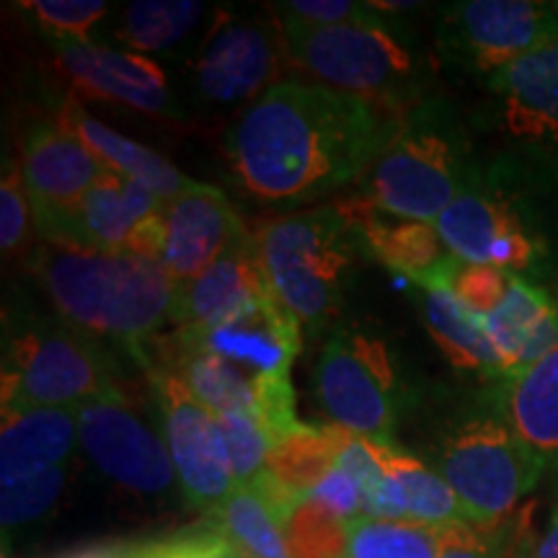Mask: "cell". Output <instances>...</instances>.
<instances>
[{
  "label": "cell",
  "instance_id": "36",
  "mask_svg": "<svg viewBox=\"0 0 558 558\" xmlns=\"http://www.w3.org/2000/svg\"><path fill=\"white\" fill-rule=\"evenodd\" d=\"M32 220V199L21 179V169L16 163H5L0 181V246L5 256L16 254L24 246Z\"/></svg>",
  "mask_w": 558,
  "mask_h": 558
},
{
  "label": "cell",
  "instance_id": "35",
  "mask_svg": "<svg viewBox=\"0 0 558 558\" xmlns=\"http://www.w3.org/2000/svg\"><path fill=\"white\" fill-rule=\"evenodd\" d=\"M39 26L52 39H88V32L109 13V3L101 0H32L24 3Z\"/></svg>",
  "mask_w": 558,
  "mask_h": 558
},
{
  "label": "cell",
  "instance_id": "9",
  "mask_svg": "<svg viewBox=\"0 0 558 558\" xmlns=\"http://www.w3.org/2000/svg\"><path fill=\"white\" fill-rule=\"evenodd\" d=\"M316 393L333 427L393 442L401 386L390 349L360 324H339L316 365Z\"/></svg>",
  "mask_w": 558,
  "mask_h": 558
},
{
  "label": "cell",
  "instance_id": "43",
  "mask_svg": "<svg viewBox=\"0 0 558 558\" xmlns=\"http://www.w3.org/2000/svg\"><path fill=\"white\" fill-rule=\"evenodd\" d=\"M226 558H254V556L243 554V550H235L233 546H230V548H228V554H226Z\"/></svg>",
  "mask_w": 558,
  "mask_h": 558
},
{
  "label": "cell",
  "instance_id": "21",
  "mask_svg": "<svg viewBox=\"0 0 558 558\" xmlns=\"http://www.w3.org/2000/svg\"><path fill=\"white\" fill-rule=\"evenodd\" d=\"M369 445L380 463L383 478L375 497L365 505L362 518L414 520L432 527L469 522L456 492L437 469L393 442L369 439Z\"/></svg>",
  "mask_w": 558,
  "mask_h": 558
},
{
  "label": "cell",
  "instance_id": "10",
  "mask_svg": "<svg viewBox=\"0 0 558 558\" xmlns=\"http://www.w3.org/2000/svg\"><path fill=\"white\" fill-rule=\"evenodd\" d=\"M456 259L535 275L548 264V239L522 197L499 179L473 177L435 222Z\"/></svg>",
  "mask_w": 558,
  "mask_h": 558
},
{
  "label": "cell",
  "instance_id": "40",
  "mask_svg": "<svg viewBox=\"0 0 558 558\" xmlns=\"http://www.w3.org/2000/svg\"><path fill=\"white\" fill-rule=\"evenodd\" d=\"M228 548L230 543L220 533H199L137 548L135 558H226Z\"/></svg>",
  "mask_w": 558,
  "mask_h": 558
},
{
  "label": "cell",
  "instance_id": "24",
  "mask_svg": "<svg viewBox=\"0 0 558 558\" xmlns=\"http://www.w3.org/2000/svg\"><path fill=\"white\" fill-rule=\"evenodd\" d=\"M81 448L73 409H3L0 484L65 469Z\"/></svg>",
  "mask_w": 558,
  "mask_h": 558
},
{
  "label": "cell",
  "instance_id": "41",
  "mask_svg": "<svg viewBox=\"0 0 558 558\" xmlns=\"http://www.w3.org/2000/svg\"><path fill=\"white\" fill-rule=\"evenodd\" d=\"M530 558H558V505L550 514L546 533L530 548Z\"/></svg>",
  "mask_w": 558,
  "mask_h": 558
},
{
  "label": "cell",
  "instance_id": "11",
  "mask_svg": "<svg viewBox=\"0 0 558 558\" xmlns=\"http://www.w3.org/2000/svg\"><path fill=\"white\" fill-rule=\"evenodd\" d=\"M437 41L445 58L488 78L558 41V5L546 0H460L439 13Z\"/></svg>",
  "mask_w": 558,
  "mask_h": 558
},
{
  "label": "cell",
  "instance_id": "37",
  "mask_svg": "<svg viewBox=\"0 0 558 558\" xmlns=\"http://www.w3.org/2000/svg\"><path fill=\"white\" fill-rule=\"evenodd\" d=\"M279 21H292L300 26H347L373 21L378 11L369 9V3H354V0H284L277 3Z\"/></svg>",
  "mask_w": 558,
  "mask_h": 558
},
{
  "label": "cell",
  "instance_id": "4",
  "mask_svg": "<svg viewBox=\"0 0 558 558\" xmlns=\"http://www.w3.org/2000/svg\"><path fill=\"white\" fill-rule=\"evenodd\" d=\"M284 54L320 86L357 96L407 114L422 104L427 70L403 29L378 13L373 21L347 26H300L279 21Z\"/></svg>",
  "mask_w": 558,
  "mask_h": 558
},
{
  "label": "cell",
  "instance_id": "23",
  "mask_svg": "<svg viewBox=\"0 0 558 558\" xmlns=\"http://www.w3.org/2000/svg\"><path fill=\"white\" fill-rule=\"evenodd\" d=\"M484 320L497 349L505 380L535 365L558 344V303L546 288L514 277L507 298Z\"/></svg>",
  "mask_w": 558,
  "mask_h": 558
},
{
  "label": "cell",
  "instance_id": "32",
  "mask_svg": "<svg viewBox=\"0 0 558 558\" xmlns=\"http://www.w3.org/2000/svg\"><path fill=\"white\" fill-rule=\"evenodd\" d=\"M218 424L226 439L230 469H233L235 484L248 486L267 471L269 452H271V435L264 427L259 416L246 414V411H230L220 414Z\"/></svg>",
  "mask_w": 558,
  "mask_h": 558
},
{
  "label": "cell",
  "instance_id": "7",
  "mask_svg": "<svg viewBox=\"0 0 558 558\" xmlns=\"http://www.w3.org/2000/svg\"><path fill=\"white\" fill-rule=\"evenodd\" d=\"M3 344V409H75L117 396L107 352L65 320H13Z\"/></svg>",
  "mask_w": 558,
  "mask_h": 558
},
{
  "label": "cell",
  "instance_id": "19",
  "mask_svg": "<svg viewBox=\"0 0 558 558\" xmlns=\"http://www.w3.org/2000/svg\"><path fill=\"white\" fill-rule=\"evenodd\" d=\"M21 179L32 213L68 209L86 197L109 169L62 122H37L21 145Z\"/></svg>",
  "mask_w": 558,
  "mask_h": 558
},
{
  "label": "cell",
  "instance_id": "17",
  "mask_svg": "<svg viewBox=\"0 0 558 558\" xmlns=\"http://www.w3.org/2000/svg\"><path fill=\"white\" fill-rule=\"evenodd\" d=\"M52 50L78 88L160 120H186L163 68L148 54L111 50L90 39H52Z\"/></svg>",
  "mask_w": 558,
  "mask_h": 558
},
{
  "label": "cell",
  "instance_id": "39",
  "mask_svg": "<svg viewBox=\"0 0 558 558\" xmlns=\"http://www.w3.org/2000/svg\"><path fill=\"white\" fill-rule=\"evenodd\" d=\"M501 550L494 546L486 530L473 522H452L439 527L437 558H499Z\"/></svg>",
  "mask_w": 558,
  "mask_h": 558
},
{
  "label": "cell",
  "instance_id": "25",
  "mask_svg": "<svg viewBox=\"0 0 558 558\" xmlns=\"http://www.w3.org/2000/svg\"><path fill=\"white\" fill-rule=\"evenodd\" d=\"M60 122L73 130L111 173H120V177L145 186L158 199L169 202L194 184L184 171H179L160 153L145 148V145L135 143V140L124 137L122 132L94 120L78 104L65 107V111L60 114Z\"/></svg>",
  "mask_w": 558,
  "mask_h": 558
},
{
  "label": "cell",
  "instance_id": "26",
  "mask_svg": "<svg viewBox=\"0 0 558 558\" xmlns=\"http://www.w3.org/2000/svg\"><path fill=\"white\" fill-rule=\"evenodd\" d=\"M501 418L546 465H558V344L507 380Z\"/></svg>",
  "mask_w": 558,
  "mask_h": 558
},
{
  "label": "cell",
  "instance_id": "33",
  "mask_svg": "<svg viewBox=\"0 0 558 558\" xmlns=\"http://www.w3.org/2000/svg\"><path fill=\"white\" fill-rule=\"evenodd\" d=\"M65 469H52L37 476L0 484V522L3 530H19L45 518L60 499Z\"/></svg>",
  "mask_w": 558,
  "mask_h": 558
},
{
  "label": "cell",
  "instance_id": "5",
  "mask_svg": "<svg viewBox=\"0 0 558 558\" xmlns=\"http://www.w3.org/2000/svg\"><path fill=\"white\" fill-rule=\"evenodd\" d=\"M267 279L305 331L337 329L347 284L362 254L339 202L284 215L254 235Z\"/></svg>",
  "mask_w": 558,
  "mask_h": 558
},
{
  "label": "cell",
  "instance_id": "20",
  "mask_svg": "<svg viewBox=\"0 0 558 558\" xmlns=\"http://www.w3.org/2000/svg\"><path fill=\"white\" fill-rule=\"evenodd\" d=\"M352 220L362 256L380 262L414 288L442 284L458 259L439 239L435 222H418L383 213L365 197L339 202Z\"/></svg>",
  "mask_w": 558,
  "mask_h": 558
},
{
  "label": "cell",
  "instance_id": "8",
  "mask_svg": "<svg viewBox=\"0 0 558 558\" xmlns=\"http://www.w3.org/2000/svg\"><path fill=\"white\" fill-rule=\"evenodd\" d=\"M548 465L501 416H471L445 437L437 471L473 525H492L538 486Z\"/></svg>",
  "mask_w": 558,
  "mask_h": 558
},
{
  "label": "cell",
  "instance_id": "22",
  "mask_svg": "<svg viewBox=\"0 0 558 558\" xmlns=\"http://www.w3.org/2000/svg\"><path fill=\"white\" fill-rule=\"evenodd\" d=\"M271 284L264 271L254 235L243 233L218 262L209 264L192 282L179 284L177 320L184 326H213L241 313L269 295Z\"/></svg>",
  "mask_w": 558,
  "mask_h": 558
},
{
  "label": "cell",
  "instance_id": "14",
  "mask_svg": "<svg viewBox=\"0 0 558 558\" xmlns=\"http://www.w3.org/2000/svg\"><path fill=\"white\" fill-rule=\"evenodd\" d=\"M160 205L163 199L150 190L109 171L78 205L34 213V226L41 239L58 248L120 254L132 248L137 230L158 213Z\"/></svg>",
  "mask_w": 558,
  "mask_h": 558
},
{
  "label": "cell",
  "instance_id": "27",
  "mask_svg": "<svg viewBox=\"0 0 558 558\" xmlns=\"http://www.w3.org/2000/svg\"><path fill=\"white\" fill-rule=\"evenodd\" d=\"M414 298L429 337L452 367L505 378L501 360L488 339L484 320L465 308L445 284L414 288Z\"/></svg>",
  "mask_w": 558,
  "mask_h": 558
},
{
  "label": "cell",
  "instance_id": "3",
  "mask_svg": "<svg viewBox=\"0 0 558 558\" xmlns=\"http://www.w3.org/2000/svg\"><path fill=\"white\" fill-rule=\"evenodd\" d=\"M34 275L68 326L148 360L145 347L177 320L179 284L156 259L120 251L41 248Z\"/></svg>",
  "mask_w": 558,
  "mask_h": 558
},
{
  "label": "cell",
  "instance_id": "34",
  "mask_svg": "<svg viewBox=\"0 0 558 558\" xmlns=\"http://www.w3.org/2000/svg\"><path fill=\"white\" fill-rule=\"evenodd\" d=\"M514 277H520V275H512V271H505L497 267H484V264H469V262L458 259L456 264H452L450 275L445 277L442 284L471 313H476L478 318H486L488 313L497 308L501 300L507 298Z\"/></svg>",
  "mask_w": 558,
  "mask_h": 558
},
{
  "label": "cell",
  "instance_id": "31",
  "mask_svg": "<svg viewBox=\"0 0 558 558\" xmlns=\"http://www.w3.org/2000/svg\"><path fill=\"white\" fill-rule=\"evenodd\" d=\"M439 527L414 520L357 518L347 525L344 558H437Z\"/></svg>",
  "mask_w": 558,
  "mask_h": 558
},
{
  "label": "cell",
  "instance_id": "28",
  "mask_svg": "<svg viewBox=\"0 0 558 558\" xmlns=\"http://www.w3.org/2000/svg\"><path fill=\"white\" fill-rule=\"evenodd\" d=\"M344 437L347 432L333 427V424L329 427L300 424L298 429H292L290 435L271 445L267 473L290 494L308 499L313 488L337 465Z\"/></svg>",
  "mask_w": 558,
  "mask_h": 558
},
{
  "label": "cell",
  "instance_id": "15",
  "mask_svg": "<svg viewBox=\"0 0 558 558\" xmlns=\"http://www.w3.org/2000/svg\"><path fill=\"white\" fill-rule=\"evenodd\" d=\"M279 47L282 34L251 19H235L220 24L202 45L194 68V94L209 107L254 104L279 81Z\"/></svg>",
  "mask_w": 558,
  "mask_h": 558
},
{
  "label": "cell",
  "instance_id": "18",
  "mask_svg": "<svg viewBox=\"0 0 558 558\" xmlns=\"http://www.w3.org/2000/svg\"><path fill=\"white\" fill-rule=\"evenodd\" d=\"M494 124L507 137L558 148V41L486 78Z\"/></svg>",
  "mask_w": 558,
  "mask_h": 558
},
{
  "label": "cell",
  "instance_id": "29",
  "mask_svg": "<svg viewBox=\"0 0 558 558\" xmlns=\"http://www.w3.org/2000/svg\"><path fill=\"white\" fill-rule=\"evenodd\" d=\"M218 533L254 558H292L282 514L256 486H239L215 509Z\"/></svg>",
  "mask_w": 558,
  "mask_h": 558
},
{
  "label": "cell",
  "instance_id": "38",
  "mask_svg": "<svg viewBox=\"0 0 558 558\" xmlns=\"http://www.w3.org/2000/svg\"><path fill=\"white\" fill-rule=\"evenodd\" d=\"M308 499L344 522H352L365 514V501H362V488L357 478L344 469H339V465H333L326 473V478L313 488Z\"/></svg>",
  "mask_w": 558,
  "mask_h": 558
},
{
  "label": "cell",
  "instance_id": "6",
  "mask_svg": "<svg viewBox=\"0 0 558 558\" xmlns=\"http://www.w3.org/2000/svg\"><path fill=\"white\" fill-rule=\"evenodd\" d=\"M473 177L469 140L456 114L439 101H422L401 114L396 135L362 177V197L383 213L437 222Z\"/></svg>",
  "mask_w": 558,
  "mask_h": 558
},
{
  "label": "cell",
  "instance_id": "1",
  "mask_svg": "<svg viewBox=\"0 0 558 558\" xmlns=\"http://www.w3.org/2000/svg\"><path fill=\"white\" fill-rule=\"evenodd\" d=\"M401 114L320 83L279 81L230 124L241 186L269 205H303L362 181Z\"/></svg>",
  "mask_w": 558,
  "mask_h": 558
},
{
  "label": "cell",
  "instance_id": "42",
  "mask_svg": "<svg viewBox=\"0 0 558 558\" xmlns=\"http://www.w3.org/2000/svg\"><path fill=\"white\" fill-rule=\"evenodd\" d=\"M499 558H530V548L527 550L518 548V550H512V554H505V550H501Z\"/></svg>",
  "mask_w": 558,
  "mask_h": 558
},
{
  "label": "cell",
  "instance_id": "44",
  "mask_svg": "<svg viewBox=\"0 0 558 558\" xmlns=\"http://www.w3.org/2000/svg\"><path fill=\"white\" fill-rule=\"evenodd\" d=\"M556 5H558V3H556Z\"/></svg>",
  "mask_w": 558,
  "mask_h": 558
},
{
  "label": "cell",
  "instance_id": "16",
  "mask_svg": "<svg viewBox=\"0 0 558 558\" xmlns=\"http://www.w3.org/2000/svg\"><path fill=\"white\" fill-rule=\"evenodd\" d=\"M156 262L184 284L199 277L246 233L230 199L220 190L194 181L179 197L160 205Z\"/></svg>",
  "mask_w": 558,
  "mask_h": 558
},
{
  "label": "cell",
  "instance_id": "30",
  "mask_svg": "<svg viewBox=\"0 0 558 558\" xmlns=\"http://www.w3.org/2000/svg\"><path fill=\"white\" fill-rule=\"evenodd\" d=\"M205 11L194 0H137L124 5L120 37L140 54L171 52L197 29Z\"/></svg>",
  "mask_w": 558,
  "mask_h": 558
},
{
  "label": "cell",
  "instance_id": "12",
  "mask_svg": "<svg viewBox=\"0 0 558 558\" xmlns=\"http://www.w3.org/2000/svg\"><path fill=\"white\" fill-rule=\"evenodd\" d=\"M158 401L160 435L169 448L181 494L192 507L215 512L239 488L218 416L194 399L184 380L169 367H150Z\"/></svg>",
  "mask_w": 558,
  "mask_h": 558
},
{
  "label": "cell",
  "instance_id": "13",
  "mask_svg": "<svg viewBox=\"0 0 558 558\" xmlns=\"http://www.w3.org/2000/svg\"><path fill=\"white\" fill-rule=\"evenodd\" d=\"M78 442L94 469L117 486L158 497L179 484L169 448L122 393L75 407Z\"/></svg>",
  "mask_w": 558,
  "mask_h": 558
},
{
  "label": "cell",
  "instance_id": "2",
  "mask_svg": "<svg viewBox=\"0 0 558 558\" xmlns=\"http://www.w3.org/2000/svg\"><path fill=\"white\" fill-rule=\"evenodd\" d=\"M184 383L213 414L259 416L271 442L298 429L290 369L303 347V326L275 292L213 326L177 331Z\"/></svg>",
  "mask_w": 558,
  "mask_h": 558
}]
</instances>
